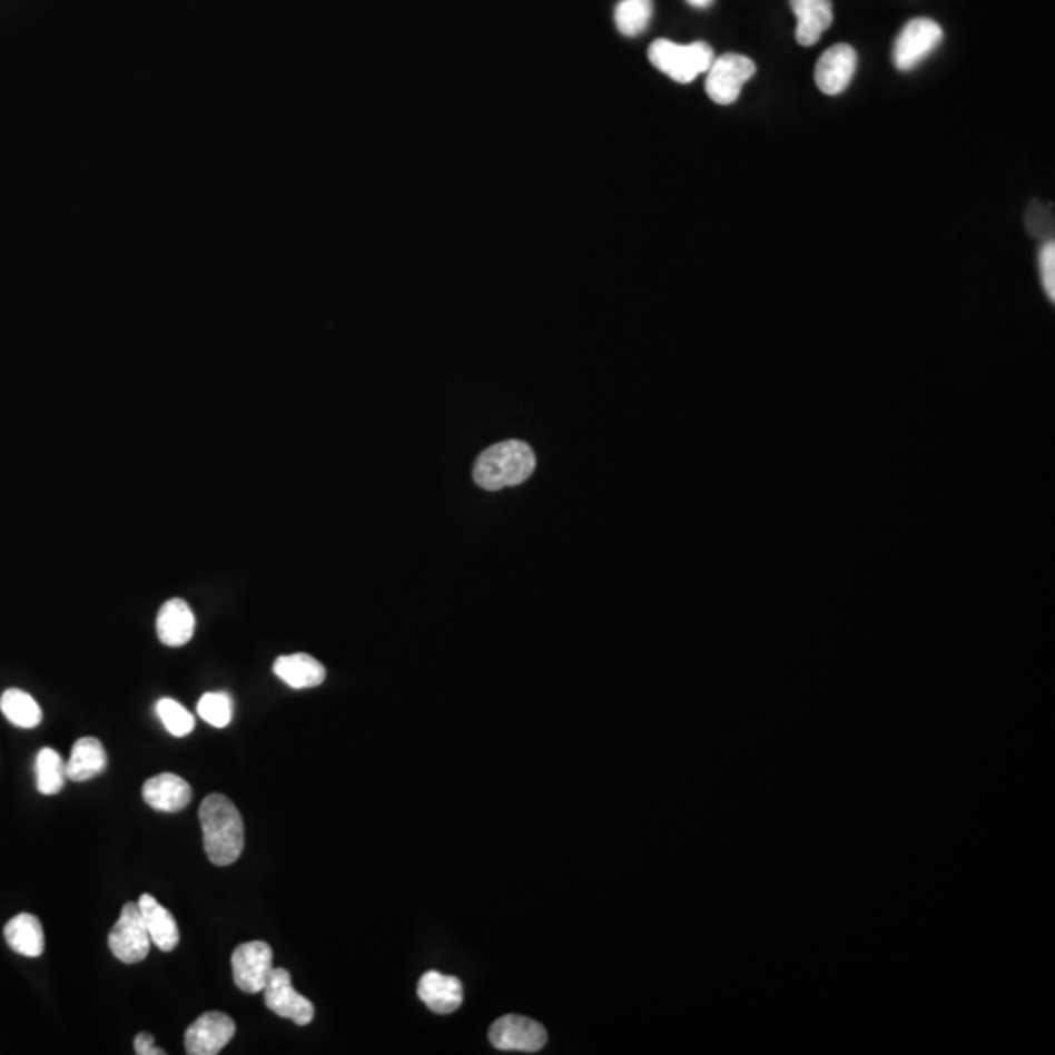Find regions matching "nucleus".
Segmentation results:
<instances>
[{
	"instance_id": "obj_24",
	"label": "nucleus",
	"mask_w": 1055,
	"mask_h": 1055,
	"mask_svg": "<svg viewBox=\"0 0 1055 1055\" xmlns=\"http://www.w3.org/2000/svg\"><path fill=\"white\" fill-rule=\"evenodd\" d=\"M198 716L214 728H227L233 718L231 696L225 692H208L198 702Z\"/></svg>"
},
{
	"instance_id": "obj_20",
	"label": "nucleus",
	"mask_w": 1055,
	"mask_h": 1055,
	"mask_svg": "<svg viewBox=\"0 0 1055 1055\" xmlns=\"http://www.w3.org/2000/svg\"><path fill=\"white\" fill-rule=\"evenodd\" d=\"M0 712L4 713V718L12 726L22 729L38 728L43 716L40 703L20 688H9L0 696Z\"/></svg>"
},
{
	"instance_id": "obj_14",
	"label": "nucleus",
	"mask_w": 1055,
	"mask_h": 1055,
	"mask_svg": "<svg viewBox=\"0 0 1055 1055\" xmlns=\"http://www.w3.org/2000/svg\"><path fill=\"white\" fill-rule=\"evenodd\" d=\"M196 618L193 608L183 599H172L160 607L157 615V635L168 648H183L193 640Z\"/></svg>"
},
{
	"instance_id": "obj_25",
	"label": "nucleus",
	"mask_w": 1055,
	"mask_h": 1055,
	"mask_svg": "<svg viewBox=\"0 0 1055 1055\" xmlns=\"http://www.w3.org/2000/svg\"><path fill=\"white\" fill-rule=\"evenodd\" d=\"M1039 273H1042V282H1044V288H1046V294L1049 296V299L1055 297V245L1054 243H1047L1042 248L1039 253Z\"/></svg>"
},
{
	"instance_id": "obj_19",
	"label": "nucleus",
	"mask_w": 1055,
	"mask_h": 1055,
	"mask_svg": "<svg viewBox=\"0 0 1055 1055\" xmlns=\"http://www.w3.org/2000/svg\"><path fill=\"white\" fill-rule=\"evenodd\" d=\"M106 751L97 737H82L72 745L71 759L67 762V778L72 782H88L105 772Z\"/></svg>"
},
{
	"instance_id": "obj_4",
	"label": "nucleus",
	"mask_w": 1055,
	"mask_h": 1055,
	"mask_svg": "<svg viewBox=\"0 0 1055 1055\" xmlns=\"http://www.w3.org/2000/svg\"><path fill=\"white\" fill-rule=\"evenodd\" d=\"M757 72V65L741 53H723L713 59L706 77V92L712 102L720 106L733 105L741 97L745 82Z\"/></svg>"
},
{
	"instance_id": "obj_8",
	"label": "nucleus",
	"mask_w": 1055,
	"mask_h": 1055,
	"mask_svg": "<svg viewBox=\"0 0 1055 1055\" xmlns=\"http://www.w3.org/2000/svg\"><path fill=\"white\" fill-rule=\"evenodd\" d=\"M489 1039L496 1049L503 1052L534 1054L548 1044V1032L542 1024L528 1016L506 1015L493 1023Z\"/></svg>"
},
{
	"instance_id": "obj_11",
	"label": "nucleus",
	"mask_w": 1055,
	"mask_h": 1055,
	"mask_svg": "<svg viewBox=\"0 0 1055 1055\" xmlns=\"http://www.w3.org/2000/svg\"><path fill=\"white\" fill-rule=\"evenodd\" d=\"M858 56L855 48L847 43H839L827 49L817 61L816 82L819 90L829 97H837L847 90L850 80L855 79Z\"/></svg>"
},
{
	"instance_id": "obj_2",
	"label": "nucleus",
	"mask_w": 1055,
	"mask_h": 1055,
	"mask_svg": "<svg viewBox=\"0 0 1055 1055\" xmlns=\"http://www.w3.org/2000/svg\"><path fill=\"white\" fill-rule=\"evenodd\" d=\"M534 470V450L526 442L506 440L481 452L473 465V480L485 491H501L524 483Z\"/></svg>"
},
{
	"instance_id": "obj_21",
	"label": "nucleus",
	"mask_w": 1055,
	"mask_h": 1055,
	"mask_svg": "<svg viewBox=\"0 0 1055 1055\" xmlns=\"http://www.w3.org/2000/svg\"><path fill=\"white\" fill-rule=\"evenodd\" d=\"M36 778L38 791L43 796H56L67 782V765L56 749H41L36 757Z\"/></svg>"
},
{
	"instance_id": "obj_5",
	"label": "nucleus",
	"mask_w": 1055,
	"mask_h": 1055,
	"mask_svg": "<svg viewBox=\"0 0 1055 1055\" xmlns=\"http://www.w3.org/2000/svg\"><path fill=\"white\" fill-rule=\"evenodd\" d=\"M108 948L124 964H139L149 956L151 936L145 927L139 905H124L120 919L116 920L108 935Z\"/></svg>"
},
{
	"instance_id": "obj_3",
	"label": "nucleus",
	"mask_w": 1055,
	"mask_h": 1055,
	"mask_svg": "<svg viewBox=\"0 0 1055 1055\" xmlns=\"http://www.w3.org/2000/svg\"><path fill=\"white\" fill-rule=\"evenodd\" d=\"M648 56L657 71L680 85H688L698 75L708 72L716 59L713 49L703 41L680 46L671 40H657L649 46Z\"/></svg>"
},
{
	"instance_id": "obj_7",
	"label": "nucleus",
	"mask_w": 1055,
	"mask_h": 1055,
	"mask_svg": "<svg viewBox=\"0 0 1055 1055\" xmlns=\"http://www.w3.org/2000/svg\"><path fill=\"white\" fill-rule=\"evenodd\" d=\"M273 956L270 944L263 940L240 944L235 948L231 956L233 982L240 992L248 995L264 992L273 974Z\"/></svg>"
},
{
	"instance_id": "obj_13",
	"label": "nucleus",
	"mask_w": 1055,
	"mask_h": 1055,
	"mask_svg": "<svg viewBox=\"0 0 1055 1055\" xmlns=\"http://www.w3.org/2000/svg\"><path fill=\"white\" fill-rule=\"evenodd\" d=\"M144 800L149 808L175 814L185 809L193 800V788L185 778L176 775L152 776L144 783Z\"/></svg>"
},
{
	"instance_id": "obj_6",
	"label": "nucleus",
	"mask_w": 1055,
	"mask_h": 1055,
	"mask_svg": "<svg viewBox=\"0 0 1055 1055\" xmlns=\"http://www.w3.org/2000/svg\"><path fill=\"white\" fill-rule=\"evenodd\" d=\"M943 41V28L930 18H913L897 36L894 63L899 71H913Z\"/></svg>"
},
{
	"instance_id": "obj_22",
	"label": "nucleus",
	"mask_w": 1055,
	"mask_h": 1055,
	"mask_svg": "<svg viewBox=\"0 0 1055 1055\" xmlns=\"http://www.w3.org/2000/svg\"><path fill=\"white\" fill-rule=\"evenodd\" d=\"M653 17V0H622L614 10L618 32L625 38H635L648 30Z\"/></svg>"
},
{
	"instance_id": "obj_17",
	"label": "nucleus",
	"mask_w": 1055,
	"mask_h": 1055,
	"mask_svg": "<svg viewBox=\"0 0 1055 1055\" xmlns=\"http://www.w3.org/2000/svg\"><path fill=\"white\" fill-rule=\"evenodd\" d=\"M274 674L284 680L288 687L302 690V688L319 687L327 679L325 667L307 653H294V655H282L274 663Z\"/></svg>"
},
{
	"instance_id": "obj_9",
	"label": "nucleus",
	"mask_w": 1055,
	"mask_h": 1055,
	"mask_svg": "<svg viewBox=\"0 0 1055 1055\" xmlns=\"http://www.w3.org/2000/svg\"><path fill=\"white\" fill-rule=\"evenodd\" d=\"M264 1000L274 1015L289 1018L297 1026L312 1024L315 1016L312 1000L294 989L292 976L284 967H274L273 974L268 977V984L264 987Z\"/></svg>"
},
{
	"instance_id": "obj_26",
	"label": "nucleus",
	"mask_w": 1055,
	"mask_h": 1055,
	"mask_svg": "<svg viewBox=\"0 0 1055 1055\" xmlns=\"http://www.w3.org/2000/svg\"><path fill=\"white\" fill-rule=\"evenodd\" d=\"M134 1047H136L137 1055H162L165 1049L155 1046V1038H152L149 1032H139L136 1036V1042H134Z\"/></svg>"
},
{
	"instance_id": "obj_12",
	"label": "nucleus",
	"mask_w": 1055,
	"mask_h": 1055,
	"mask_svg": "<svg viewBox=\"0 0 1055 1055\" xmlns=\"http://www.w3.org/2000/svg\"><path fill=\"white\" fill-rule=\"evenodd\" d=\"M416 993L426 1007L436 1015H450L464 1003V985L454 976L426 972L416 985Z\"/></svg>"
},
{
	"instance_id": "obj_10",
	"label": "nucleus",
	"mask_w": 1055,
	"mask_h": 1055,
	"mask_svg": "<svg viewBox=\"0 0 1055 1055\" xmlns=\"http://www.w3.org/2000/svg\"><path fill=\"white\" fill-rule=\"evenodd\" d=\"M235 1036V1021L224 1013H206L188 1026L185 1034L186 1054L216 1055Z\"/></svg>"
},
{
	"instance_id": "obj_15",
	"label": "nucleus",
	"mask_w": 1055,
	"mask_h": 1055,
	"mask_svg": "<svg viewBox=\"0 0 1055 1055\" xmlns=\"http://www.w3.org/2000/svg\"><path fill=\"white\" fill-rule=\"evenodd\" d=\"M790 7L798 18L796 40L800 46H814L831 28V0H790Z\"/></svg>"
},
{
	"instance_id": "obj_18",
	"label": "nucleus",
	"mask_w": 1055,
	"mask_h": 1055,
	"mask_svg": "<svg viewBox=\"0 0 1055 1055\" xmlns=\"http://www.w3.org/2000/svg\"><path fill=\"white\" fill-rule=\"evenodd\" d=\"M4 938L12 950L26 958H40L46 948L41 920L30 913H20L4 927Z\"/></svg>"
},
{
	"instance_id": "obj_1",
	"label": "nucleus",
	"mask_w": 1055,
	"mask_h": 1055,
	"mask_svg": "<svg viewBox=\"0 0 1055 1055\" xmlns=\"http://www.w3.org/2000/svg\"><path fill=\"white\" fill-rule=\"evenodd\" d=\"M200 824L209 862L216 866L237 862L245 848V824L235 803L224 793H209L201 801Z\"/></svg>"
},
{
	"instance_id": "obj_23",
	"label": "nucleus",
	"mask_w": 1055,
	"mask_h": 1055,
	"mask_svg": "<svg viewBox=\"0 0 1055 1055\" xmlns=\"http://www.w3.org/2000/svg\"><path fill=\"white\" fill-rule=\"evenodd\" d=\"M157 716H159V720L162 721V726L168 729L170 736H190L194 728H196L193 713L188 712L183 703L176 702L172 698H162L157 702Z\"/></svg>"
},
{
	"instance_id": "obj_16",
	"label": "nucleus",
	"mask_w": 1055,
	"mask_h": 1055,
	"mask_svg": "<svg viewBox=\"0 0 1055 1055\" xmlns=\"http://www.w3.org/2000/svg\"><path fill=\"white\" fill-rule=\"evenodd\" d=\"M139 911L144 915L145 927L149 930V936H151V943L162 952H172L175 950L178 943H180V930H178V925H176L175 917L172 913L168 911L167 907L155 899V897L149 896V894H144L139 897Z\"/></svg>"
},
{
	"instance_id": "obj_27",
	"label": "nucleus",
	"mask_w": 1055,
	"mask_h": 1055,
	"mask_svg": "<svg viewBox=\"0 0 1055 1055\" xmlns=\"http://www.w3.org/2000/svg\"><path fill=\"white\" fill-rule=\"evenodd\" d=\"M687 2L694 9H710L713 4V0H687Z\"/></svg>"
}]
</instances>
